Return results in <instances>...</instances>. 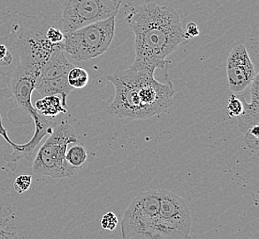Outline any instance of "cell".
<instances>
[{"label":"cell","instance_id":"obj_1","mask_svg":"<svg viewBox=\"0 0 259 239\" xmlns=\"http://www.w3.org/2000/svg\"><path fill=\"white\" fill-rule=\"evenodd\" d=\"M191 212L179 195L154 190L136 195L121 222L122 239H190Z\"/></svg>","mask_w":259,"mask_h":239},{"label":"cell","instance_id":"obj_2","mask_svg":"<svg viewBox=\"0 0 259 239\" xmlns=\"http://www.w3.org/2000/svg\"><path fill=\"white\" fill-rule=\"evenodd\" d=\"M168 63L135 62L128 69L108 75L115 95L105 112L118 119L146 120L165 113L173 104L175 89L167 80L154 79L157 69H167Z\"/></svg>","mask_w":259,"mask_h":239},{"label":"cell","instance_id":"obj_3","mask_svg":"<svg viewBox=\"0 0 259 239\" xmlns=\"http://www.w3.org/2000/svg\"><path fill=\"white\" fill-rule=\"evenodd\" d=\"M126 21L135 38V62L168 63L167 57L186 42L178 11L146 1L131 9Z\"/></svg>","mask_w":259,"mask_h":239},{"label":"cell","instance_id":"obj_4","mask_svg":"<svg viewBox=\"0 0 259 239\" xmlns=\"http://www.w3.org/2000/svg\"><path fill=\"white\" fill-rule=\"evenodd\" d=\"M75 143H78V140L71 124L63 121L57 124L37 152L32 161V172L54 179L75 175L76 168L72 167L65 160L68 146Z\"/></svg>","mask_w":259,"mask_h":239},{"label":"cell","instance_id":"obj_5","mask_svg":"<svg viewBox=\"0 0 259 239\" xmlns=\"http://www.w3.org/2000/svg\"><path fill=\"white\" fill-rule=\"evenodd\" d=\"M60 45L63 53H68L77 62L96 58L107 52L115 34V18L82 27L63 33Z\"/></svg>","mask_w":259,"mask_h":239},{"label":"cell","instance_id":"obj_6","mask_svg":"<svg viewBox=\"0 0 259 239\" xmlns=\"http://www.w3.org/2000/svg\"><path fill=\"white\" fill-rule=\"evenodd\" d=\"M122 2V0H65L62 17L63 33L115 18Z\"/></svg>","mask_w":259,"mask_h":239},{"label":"cell","instance_id":"obj_7","mask_svg":"<svg viewBox=\"0 0 259 239\" xmlns=\"http://www.w3.org/2000/svg\"><path fill=\"white\" fill-rule=\"evenodd\" d=\"M226 75L232 93H240L250 86L257 73L245 45L232 48L227 58Z\"/></svg>","mask_w":259,"mask_h":239},{"label":"cell","instance_id":"obj_8","mask_svg":"<svg viewBox=\"0 0 259 239\" xmlns=\"http://www.w3.org/2000/svg\"><path fill=\"white\" fill-rule=\"evenodd\" d=\"M33 122L35 124V131L29 142L18 144L12 142L10 139L8 141V143L12 147L13 152L8 155H4V160L8 162L9 165H13L12 168L14 169L16 168L18 161L22 159H25L30 162L33 161L34 152L39 143L46 135H50L54 131V127L58 124L55 122L47 120L45 116L41 114L34 118Z\"/></svg>","mask_w":259,"mask_h":239},{"label":"cell","instance_id":"obj_9","mask_svg":"<svg viewBox=\"0 0 259 239\" xmlns=\"http://www.w3.org/2000/svg\"><path fill=\"white\" fill-rule=\"evenodd\" d=\"M259 76L257 74L250 85L251 102L243 95H236L243 103V112L237 117L238 129L243 134L255 126H259Z\"/></svg>","mask_w":259,"mask_h":239},{"label":"cell","instance_id":"obj_10","mask_svg":"<svg viewBox=\"0 0 259 239\" xmlns=\"http://www.w3.org/2000/svg\"><path fill=\"white\" fill-rule=\"evenodd\" d=\"M75 65L67 60L65 54L61 49L54 52L49 60L46 62L37 81L41 80H51L67 76L68 72Z\"/></svg>","mask_w":259,"mask_h":239},{"label":"cell","instance_id":"obj_11","mask_svg":"<svg viewBox=\"0 0 259 239\" xmlns=\"http://www.w3.org/2000/svg\"><path fill=\"white\" fill-rule=\"evenodd\" d=\"M71 87L68 84L67 76H63L51 80L36 81L35 90L43 97L59 95L62 97L63 105L67 108V97L72 92Z\"/></svg>","mask_w":259,"mask_h":239},{"label":"cell","instance_id":"obj_12","mask_svg":"<svg viewBox=\"0 0 259 239\" xmlns=\"http://www.w3.org/2000/svg\"><path fill=\"white\" fill-rule=\"evenodd\" d=\"M33 107L41 115L45 117L54 118L60 113H67V108L63 106L62 97L59 95L43 97L36 101Z\"/></svg>","mask_w":259,"mask_h":239},{"label":"cell","instance_id":"obj_13","mask_svg":"<svg viewBox=\"0 0 259 239\" xmlns=\"http://www.w3.org/2000/svg\"><path fill=\"white\" fill-rule=\"evenodd\" d=\"M71 144V146L67 148L66 151L65 160L72 167L78 169L86 163L88 159V153L82 143H75Z\"/></svg>","mask_w":259,"mask_h":239},{"label":"cell","instance_id":"obj_14","mask_svg":"<svg viewBox=\"0 0 259 239\" xmlns=\"http://www.w3.org/2000/svg\"><path fill=\"white\" fill-rule=\"evenodd\" d=\"M67 81L72 89H83L89 84L90 76L84 68L74 66L67 74Z\"/></svg>","mask_w":259,"mask_h":239},{"label":"cell","instance_id":"obj_15","mask_svg":"<svg viewBox=\"0 0 259 239\" xmlns=\"http://www.w3.org/2000/svg\"><path fill=\"white\" fill-rule=\"evenodd\" d=\"M226 110H227V114L230 118H237L238 116L241 115L243 112V103L240 98L234 93L229 95Z\"/></svg>","mask_w":259,"mask_h":239},{"label":"cell","instance_id":"obj_16","mask_svg":"<svg viewBox=\"0 0 259 239\" xmlns=\"http://www.w3.org/2000/svg\"><path fill=\"white\" fill-rule=\"evenodd\" d=\"M244 143L252 152L258 154L259 149V126H255L244 134Z\"/></svg>","mask_w":259,"mask_h":239},{"label":"cell","instance_id":"obj_17","mask_svg":"<svg viewBox=\"0 0 259 239\" xmlns=\"http://www.w3.org/2000/svg\"><path fill=\"white\" fill-rule=\"evenodd\" d=\"M32 183V177L30 175H21L16 178L13 183L14 190L18 192V194L24 193Z\"/></svg>","mask_w":259,"mask_h":239},{"label":"cell","instance_id":"obj_18","mask_svg":"<svg viewBox=\"0 0 259 239\" xmlns=\"http://www.w3.org/2000/svg\"><path fill=\"white\" fill-rule=\"evenodd\" d=\"M46 39L54 45H59L63 41L64 34L63 32L54 26L48 27L45 32Z\"/></svg>","mask_w":259,"mask_h":239},{"label":"cell","instance_id":"obj_19","mask_svg":"<svg viewBox=\"0 0 259 239\" xmlns=\"http://www.w3.org/2000/svg\"><path fill=\"white\" fill-rule=\"evenodd\" d=\"M119 223L118 217L115 215V213H105L100 221L101 227L104 230L114 231L116 229L117 225Z\"/></svg>","mask_w":259,"mask_h":239},{"label":"cell","instance_id":"obj_20","mask_svg":"<svg viewBox=\"0 0 259 239\" xmlns=\"http://www.w3.org/2000/svg\"><path fill=\"white\" fill-rule=\"evenodd\" d=\"M186 28H187V30L184 32H185V36H186L187 41L189 39L198 37L200 34V31H199L198 27L194 21H189Z\"/></svg>","mask_w":259,"mask_h":239},{"label":"cell","instance_id":"obj_21","mask_svg":"<svg viewBox=\"0 0 259 239\" xmlns=\"http://www.w3.org/2000/svg\"><path fill=\"white\" fill-rule=\"evenodd\" d=\"M8 53V47L5 44H0V62L6 57Z\"/></svg>","mask_w":259,"mask_h":239}]
</instances>
